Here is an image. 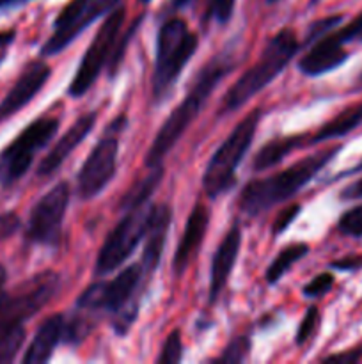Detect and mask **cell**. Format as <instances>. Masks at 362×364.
<instances>
[{"mask_svg":"<svg viewBox=\"0 0 362 364\" xmlns=\"http://www.w3.org/2000/svg\"><path fill=\"white\" fill-rule=\"evenodd\" d=\"M231 70H233V66L226 59H213L212 63H208L199 71L195 80L192 82L190 89H188L187 96L183 98V102L163 121L162 128L156 134L155 141H153L151 148L148 151V156H146V166L155 167L163 162V159L169 155L170 149L183 137L188 127L194 123L195 117L201 114L202 107L206 105L212 92L219 85V82Z\"/></svg>","mask_w":362,"mask_h":364,"instance_id":"1","label":"cell"},{"mask_svg":"<svg viewBox=\"0 0 362 364\" xmlns=\"http://www.w3.org/2000/svg\"><path fill=\"white\" fill-rule=\"evenodd\" d=\"M337 151L339 148L314 153L273 176L251 181L245 185L238 198V208L252 217L287 201L298 191H302L337 155Z\"/></svg>","mask_w":362,"mask_h":364,"instance_id":"2","label":"cell"},{"mask_svg":"<svg viewBox=\"0 0 362 364\" xmlns=\"http://www.w3.org/2000/svg\"><path fill=\"white\" fill-rule=\"evenodd\" d=\"M300 43L291 28L277 32L263 50L261 57L252 68H248L236 82L229 87L222 100V112H233L248 102L252 96L272 84L277 75L286 70L287 64L297 55Z\"/></svg>","mask_w":362,"mask_h":364,"instance_id":"3","label":"cell"},{"mask_svg":"<svg viewBox=\"0 0 362 364\" xmlns=\"http://www.w3.org/2000/svg\"><path fill=\"white\" fill-rule=\"evenodd\" d=\"M144 277L141 263L121 270L112 281L92 283L78 297L77 308L82 311H109L114 315V329L126 334L138 311L137 288Z\"/></svg>","mask_w":362,"mask_h":364,"instance_id":"4","label":"cell"},{"mask_svg":"<svg viewBox=\"0 0 362 364\" xmlns=\"http://www.w3.org/2000/svg\"><path fill=\"white\" fill-rule=\"evenodd\" d=\"M199 39L181 18H170L156 36L155 70H153V98L162 102L176 84L177 77L197 50Z\"/></svg>","mask_w":362,"mask_h":364,"instance_id":"5","label":"cell"},{"mask_svg":"<svg viewBox=\"0 0 362 364\" xmlns=\"http://www.w3.org/2000/svg\"><path fill=\"white\" fill-rule=\"evenodd\" d=\"M259 119H261V110L256 109L248 112L213 153L202 174V188L208 198H219L220 194L233 187L234 174L254 141Z\"/></svg>","mask_w":362,"mask_h":364,"instance_id":"6","label":"cell"},{"mask_svg":"<svg viewBox=\"0 0 362 364\" xmlns=\"http://www.w3.org/2000/svg\"><path fill=\"white\" fill-rule=\"evenodd\" d=\"M59 283V274L46 270L31 277L13 294L0 295V341L23 331V323L52 301Z\"/></svg>","mask_w":362,"mask_h":364,"instance_id":"7","label":"cell"},{"mask_svg":"<svg viewBox=\"0 0 362 364\" xmlns=\"http://www.w3.org/2000/svg\"><path fill=\"white\" fill-rule=\"evenodd\" d=\"M57 130H59V119L39 117L32 121L23 132H20L16 139L0 153V183L4 187L16 183L31 169L35 153L52 141Z\"/></svg>","mask_w":362,"mask_h":364,"instance_id":"8","label":"cell"},{"mask_svg":"<svg viewBox=\"0 0 362 364\" xmlns=\"http://www.w3.org/2000/svg\"><path fill=\"white\" fill-rule=\"evenodd\" d=\"M151 208V205H144L128 210L126 215L116 224V228L110 231L98 252L94 265L96 276H106L133 255L137 245L144 240Z\"/></svg>","mask_w":362,"mask_h":364,"instance_id":"9","label":"cell"},{"mask_svg":"<svg viewBox=\"0 0 362 364\" xmlns=\"http://www.w3.org/2000/svg\"><path fill=\"white\" fill-rule=\"evenodd\" d=\"M124 18H126V11H124L123 6H117L116 9L106 14L103 23L99 25L98 32H96L94 39L91 41L89 48L85 50V55L80 60V66H78L73 82L67 89V95L73 96V98H80L92 87L96 78L99 77L102 70L105 68L106 60H110L117 36H119L121 27L124 23Z\"/></svg>","mask_w":362,"mask_h":364,"instance_id":"10","label":"cell"},{"mask_svg":"<svg viewBox=\"0 0 362 364\" xmlns=\"http://www.w3.org/2000/svg\"><path fill=\"white\" fill-rule=\"evenodd\" d=\"M123 0H71L53 21L52 36L43 45V55H55L75 41L92 21L109 14Z\"/></svg>","mask_w":362,"mask_h":364,"instance_id":"11","label":"cell"},{"mask_svg":"<svg viewBox=\"0 0 362 364\" xmlns=\"http://www.w3.org/2000/svg\"><path fill=\"white\" fill-rule=\"evenodd\" d=\"M70 185L66 181H59L35 203L34 208L31 210L27 230H25V237L31 244H57L67 212V205H70Z\"/></svg>","mask_w":362,"mask_h":364,"instance_id":"12","label":"cell"},{"mask_svg":"<svg viewBox=\"0 0 362 364\" xmlns=\"http://www.w3.org/2000/svg\"><path fill=\"white\" fill-rule=\"evenodd\" d=\"M117 137L105 132L78 173V196L82 199L96 198L112 181L117 169Z\"/></svg>","mask_w":362,"mask_h":364,"instance_id":"13","label":"cell"},{"mask_svg":"<svg viewBox=\"0 0 362 364\" xmlns=\"http://www.w3.org/2000/svg\"><path fill=\"white\" fill-rule=\"evenodd\" d=\"M52 75V68L41 60L27 64L25 70L21 71L20 77L16 78L13 87L6 95V98L0 102V123L13 117L14 114L20 112L23 107H27L35 96L39 95L43 87L48 82Z\"/></svg>","mask_w":362,"mask_h":364,"instance_id":"14","label":"cell"},{"mask_svg":"<svg viewBox=\"0 0 362 364\" xmlns=\"http://www.w3.org/2000/svg\"><path fill=\"white\" fill-rule=\"evenodd\" d=\"M348 57L350 53L344 50V43L337 38L336 32H329L314 39V45L298 60V70L307 77H322L337 70Z\"/></svg>","mask_w":362,"mask_h":364,"instance_id":"15","label":"cell"},{"mask_svg":"<svg viewBox=\"0 0 362 364\" xmlns=\"http://www.w3.org/2000/svg\"><path fill=\"white\" fill-rule=\"evenodd\" d=\"M96 123V112H87L84 116L78 117L70 128H67L66 134L55 142L52 149H50L48 155L41 160L38 167V176L48 178L52 176L55 171H59V167L62 166L64 160L85 141L89 134H91L92 127Z\"/></svg>","mask_w":362,"mask_h":364,"instance_id":"16","label":"cell"},{"mask_svg":"<svg viewBox=\"0 0 362 364\" xmlns=\"http://www.w3.org/2000/svg\"><path fill=\"white\" fill-rule=\"evenodd\" d=\"M170 223H172V210L167 205H153L151 213H149L148 230L144 235V251H142L141 262L146 276L155 272L160 259H162Z\"/></svg>","mask_w":362,"mask_h":364,"instance_id":"17","label":"cell"},{"mask_svg":"<svg viewBox=\"0 0 362 364\" xmlns=\"http://www.w3.org/2000/svg\"><path fill=\"white\" fill-rule=\"evenodd\" d=\"M241 247V230L238 224H234L222 242L216 247L212 262V272H209V302H215L222 290L226 288L227 279L234 269L238 255Z\"/></svg>","mask_w":362,"mask_h":364,"instance_id":"18","label":"cell"},{"mask_svg":"<svg viewBox=\"0 0 362 364\" xmlns=\"http://www.w3.org/2000/svg\"><path fill=\"white\" fill-rule=\"evenodd\" d=\"M206 230H208V210L202 205H195L188 215L183 237L180 238V244L174 252L172 269L176 276H181L190 267L194 256H197L202 240H204Z\"/></svg>","mask_w":362,"mask_h":364,"instance_id":"19","label":"cell"},{"mask_svg":"<svg viewBox=\"0 0 362 364\" xmlns=\"http://www.w3.org/2000/svg\"><path fill=\"white\" fill-rule=\"evenodd\" d=\"M64 326H66V320L59 313L43 320L21 361L25 364L48 363L55 348L64 341Z\"/></svg>","mask_w":362,"mask_h":364,"instance_id":"20","label":"cell"},{"mask_svg":"<svg viewBox=\"0 0 362 364\" xmlns=\"http://www.w3.org/2000/svg\"><path fill=\"white\" fill-rule=\"evenodd\" d=\"M302 144V137L298 135H290V137H277L266 142L254 156L252 162V169L254 171H265L268 167H273L275 164L283 162L295 148Z\"/></svg>","mask_w":362,"mask_h":364,"instance_id":"21","label":"cell"},{"mask_svg":"<svg viewBox=\"0 0 362 364\" xmlns=\"http://www.w3.org/2000/svg\"><path fill=\"white\" fill-rule=\"evenodd\" d=\"M362 124V103H357L353 107H348L346 110H343L341 114H337L334 119H330L314 137L311 139L312 144L322 141H329V139L343 137V135L350 134L351 130H355L357 127Z\"/></svg>","mask_w":362,"mask_h":364,"instance_id":"22","label":"cell"},{"mask_svg":"<svg viewBox=\"0 0 362 364\" xmlns=\"http://www.w3.org/2000/svg\"><path fill=\"white\" fill-rule=\"evenodd\" d=\"M149 169H151V173H149L144 180L137 181V183L126 192V196H124L123 201H121V210H126L128 212V210H133V208H138V206L148 205L153 192L156 191V187H158L160 181H162L163 173H165L162 164L155 167H149Z\"/></svg>","mask_w":362,"mask_h":364,"instance_id":"23","label":"cell"},{"mask_svg":"<svg viewBox=\"0 0 362 364\" xmlns=\"http://www.w3.org/2000/svg\"><path fill=\"white\" fill-rule=\"evenodd\" d=\"M309 245L307 244H291L284 247L279 255L275 256L272 263H270L268 270H266V281L270 284H275L286 276L291 270V267L297 262H300L304 256H307Z\"/></svg>","mask_w":362,"mask_h":364,"instance_id":"24","label":"cell"},{"mask_svg":"<svg viewBox=\"0 0 362 364\" xmlns=\"http://www.w3.org/2000/svg\"><path fill=\"white\" fill-rule=\"evenodd\" d=\"M183 358V341H181L180 331H172L163 343L162 352L158 355V363L176 364Z\"/></svg>","mask_w":362,"mask_h":364,"instance_id":"25","label":"cell"},{"mask_svg":"<svg viewBox=\"0 0 362 364\" xmlns=\"http://www.w3.org/2000/svg\"><path fill=\"white\" fill-rule=\"evenodd\" d=\"M319 327V311L318 308H309L307 311H305L304 318H302L300 326H298V331H297V345L298 347H302V345L307 343L309 340H312L316 334V331H318Z\"/></svg>","mask_w":362,"mask_h":364,"instance_id":"26","label":"cell"},{"mask_svg":"<svg viewBox=\"0 0 362 364\" xmlns=\"http://www.w3.org/2000/svg\"><path fill=\"white\" fill-rule=\"evenodd\" d=\"M248 348H251V341L247 336H238L224 348L222 355L216 358L215 361L219 363H241L245 361L248 354Z\"/></svg>","mask_w":362,"mask_h":364,"instance_id":"27","label":"cell"},{"mask_svg":"<svg viewBox=\"0 0 362 364\" xmlns=\"http://www.w3.org/2000/svg\"><path fill=\"white\" fill-rule=\"evenodd\" d=\"M339 231L348 237H362V205L341 217Z\"/></svg>","mask_w":362,"mask_h":364,"instance_id":"28","label":"cell"},{"mask_svg":"<svg viewBox=\"0 0 362 364\" xmlns=\"http://www.w3.org/2000/svg\"><path fill=\"white\" fill-rule=\"evenodd\" d=\"M236 0H209L208 16L219 21L220 25H226L231 20Z\"/></svg>","mask_w":362,"mask_h":364,"instance_id":"29","label":"cell"},{"mask_svg":"<svg viewBox=\"0 0 362 364\" xmlns=\"http://www.w3.org/2000/svg\"><path fill=\"white\" fill-rule=\"evenodd\" d=\"M334 287V276L332 274H318L314 279L309 284L304 287V294L307 297H319V295H325L330 288Z\"/></svg>","mask_w":362,"mask_h":364,"instance_id":"30","label":"cell"},{"mask_svg":"<svg viewBox=\"0 0 362 364\" xmlns=\"http://www.w3.org/2000/svg\"><path fill=\"white\" fill-rule=\"evenodd\" d=\"M341 21H343V14H334V16L323 18V20L316 21V23H312L311 32L307 34V39L309 41H314V39L329 34V32H332L334 28L341 23Z\"/></svg>","mask_w":362,"mask_h":364,"instance_id":"31","label":"cell"},{"mask_svg":"<svg viewBox=\"0 0 362 364\" xmlns=\"http://www.w3.org/2000/svg\"><path fill=\"white\" fill-rule=\"evenodd\" d=\"M334 32H336V36L344 43V45L350 41H362V13L358 14V16H355L350 23L344 25L343 28Z\"/></svg>","mask_w":362,"mask_h":364,"instance_id":"32","label":"cell"},{"mask_svg":"<svg viewBox=\"0 0 362 364\" xmlns=\"http://www.w3.org/2000/svg\"><path fill=\"white\" fill-rule=\"evenodd\" d=\"M300 213V205H291L287 208L280 210V213L277 215L275 223H273V233L279 235L283 231H286L287 228L291 226V223H295V219L298 217Z\"/></svg>","mask_w":362,"mask_h":364,"instance_id":"33","label":"cell"},{"mask_svg":"<svg viewBox=\"0 0 362 364\" xmlns=\"http://www.w3.org/2000/svg\"><path fill=\"white\" fill-rule=\"evenodd\" d=\"M361 358H362V350H361V348H357V350H348V352H344V354L329 355V358H327V361L351 364V363H357Z\"/></svg>","mask_w":362,"mask_h":364,"instance_id":"34","label":"cell"},{"mask_svg":"<svg viewBox=\"0 0 362 364\" xmlns=\"http://www.w3.org/2000/svg\"><path fill=\"white\" fill-rule=\"evenodd\" d=\"M362 198V180L355 181L343 191V199H361Z\"/></svg>","mask_w":362,"mask_h":364,"instance_id":"35","label":"cell"},{"mask_svg":"<svg viewBox=\"0 0 362 364\" xmlns=\"http://www.w3.org/2000/svg\"><path fill=\"white\" fill-rule=\"evenodd\" d=\"M14 36H16V32L14 31L0 32V59L6 55V48L14 41Z\"/></svg>","mask_w":362,"mask_h":364,"instance_id":"36","label":"cell"},{"mask_svg":"<svg viewBox=\"0 0 362 364\" xmlns=\"http://www.w3.org/2000/svg\"><path fill=\"white\" fill-rule=\"evenodd\" d=\"M336 269H341V270H350V269H357V267L362 265V259L361 258H348V259H341V262H336L332 263Z\"/></svg>","mask_w":362,"mask_h":364,"instance_id":"37","label":"cell"},{"mask_svg":"<svg viewBox=\"0 0 362 364\" xmlns=\"http://www.w3.org/2000/svg\"><path fill=\"white\" fill-rule=\"evenodd\" d=\"M28 2V0H0V9H7V7L20 6V4Z\"/></svg>","mask_w":362,"mask_h":364,"instance_id":"38","label":"cell"},{"mask_svg":"<svg viewBox=\"0 0 362 364\" xmlns=\"http://www.w3.org/2000/svg\"><path fill=\"white\" fill-rule=\"evenodd\" d=\"M7 283V269L0 263V295L4 294V287Z\"/></svg>","mask_w":362,"mask_h":364,"instance_id":"39","label":"cell"},{"mask_svg":"<svg viewBox=\"0 0 362 364\" xmlns=\"http://www.w3.org/2000/svg\"><path fill=\"white\" fill-rule=\"evenodd\" d=\"M190 2L192 0H172V6L176 7V9H181V7H187Z\"/></svg>","mask_w":362,"mask_h":364,"instance_id":"40","label":"cell"},{"mask_svg":"<svg viewBox=\"0 0 362 364\" xmlns=\"http://www.w3.org/2000/svg\"><path fill=\"white\" fill-rule=\"evenodd\" d=\"M268 4H275V2H280V0H266Z\"/></svg>","mask_w":362,"mask_h":364,"instance_id":"41","label":"cell"},{"mask_svg":"<svg viewBox=\"0 0 362 364\" xmlns=\"http://www.w3.org/2000/svg\"><path fill=\"white\" fill-rule=\"evenodd\" d=\"M138 2H141V4H149V2H151V0H138Z\"/></svg>","mask_w":362,"mask_h":364,"instance_id":"42","label":"cell"}]
</instances>
